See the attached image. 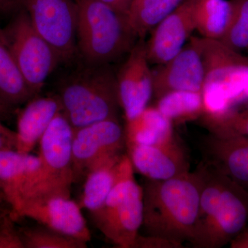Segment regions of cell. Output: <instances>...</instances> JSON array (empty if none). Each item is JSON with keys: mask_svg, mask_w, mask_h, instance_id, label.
I'll list each match as a JSON object with an SVG mask.
<instances>
[{"mask_svg": "<svg viewBox=\"0 0 248 248\" xmlns=\"http://www.w3.org/2000/svg\"><path fill=\"white\" fill-rule=\"evenodd\" d=\"M202 178L198 169L168 180L146 179L143 223L146 235L182 248L192 243L199 210Z\"/></svg>", "mask_w": 248, "mask_h": 248, "instance_id": "obj_1", "label": "cell"}, {"mask_svg": "<svg viewBox=\"0 0 248 248\" xmlns=\"http://www.w3.org/2000/svg\"><path fill=\"white\" fill-rule=\"evenodd\" d=\"M200 210L192 245L218 248L231 243L248 223V191L202 161Z\"/></svg>", "mask_w": 248, "mask_h": 248, "instance_id": "obj_2", "label": "cell"}, {"mask_svg": "<svg viewBox=\"0 0 248 248\" xmlns=\"http://www.w3.org/2000/svg\"><path fill=\"white\" fill-rule=\"evenodd\" d=\"M77 46L86 63L110 65L128 54L139 40L122 14L99 0H77Z\"/></svg>", "mask_w": 248, "mask_h": 248, "instance_id": "obj_3", "label": "cell"}, {"mask_svg": "<svg viewBox=\"0 0 248 248\" xmlns=\"http://www.w3.org/2000/svg\"><path fill=\"white\" fill-rule=\"evenodd\" d=\"M58 95L62 112L74 129L119 119L117 74L110 65L86 63L62 82Z\"/></svg>", "mask_w": 248, "mask_h": 248, "instance_id": "obj_4", "label": "cell"}, {"mask_svg": "<svg viewBox=\"0 0 248 248\" xmlns=\"http://www.w3.org/2000/svg\"><path fill=\"white\" fill-rule=\"evenodd\" d=\"M143 189L128 154L119 164L115 184L102 206L90 213L96 228L121 248H134L143 223Z\"/></svg>", "mask_w": 248, "mask_h": 248, "instance_id": "obj_5", "label": "cell"}, {"mask_svg": "<svg viewBox=\"0 0 248 248\" xmlns=\"http://www.w3.org/2000/svg\"><path fill=\"white\" fill-rule=\"evenodd\" d=\"M2 29L26 82L37 96L48 77L61 63L60 55L37 32L23 9Z\"/></svg>", "mask_w": 248, "mask_h": 248, "instance_id": "obj_6", "label": "cell"}, {"mask_svg": "<svg viewBox=\"0 0 248 248\" xmlns=\"http://www.w3.org/2000/svg\"><path fill=\"white\" fill-rule=\"evenodd\" d=\"M73 133L74 128L69 121L63 112H60L39 142L40 172L29 196L48 192L71 193V186L76 183L73 169Z\"/></svg>", "mask_w": 248, "mask_h": 248, "instance_id": "obj_7", "label": "cell"}, {"mask_svg": "<svg viewBox=\"0 0 248 248\" xmlns=\"http://www.w3.org/2000/svg\"><path fill=\"white\" fill-rule=\"evenodd\" d=\"M32 25L60 55L62 62L76 56L77 0H22Z\"/></svg>", "mask_w": 248, "mask_h": 248, "instance_id": "obj_8", "label": "cell"}, {"mask_svg": "<svg viewBox=\"0 0 248 248\" xmlns=\"http://www.w3.org/2000/svg\"><path fill=\"white\" fill-rule=\"evenodd\" d=\"M81 210L70 192H41L27 197L12 217L16 221L31 218L62 234L89 242L91 232Z\"/></svg>", "mask_w": 248, "mask_h": 248, "instance_id": "obj_9", "label": "cell"}, {"mask_svg": "<svg viewBox=\"0 0 248 248\" xmlns=\"http://www.w3.org/2000/svg\"><path fill=\"white\" fill-rule=\"evenodd\" d=\"M124 146L125 129L119 119L74 129L73 169L76 182L86 177L89 170L101 160L123 153Z\"/></svg>", "mask_w": 248, "mask_h": 248, "instance_id": "obj_10", "label": "cell"}, {"mask_svg": "<svg viewBox=\"0 0 248 248\" xmlns=\"http://www.w3.org/2000/svg\"><path fill=\"white\" fill-rule=\"evenodd\" d=\"M153 73V94L156 99L173 91L202 93L205 70L201 37H190L182 50Z\"/></svg>", "mask_w": 248, "mask_h": 248, "instance_id": "obj_11", "label": "cell"}, {"mask_svg": "<svg viewBox=\"0 0 248 248\" xmlns=\"http://www.w3.org/2000/svg\"><path fill=\"white\" fill-rule=\"evenodd\" d=\"M149 64L146 41L139 39L117 74L119 99L125 122L133 120L148 107L153 94Z\"/></svg>", "mask_w": 248, "mask_h": 248, "instance_id": "obj_12", "label": "cell"}, {"mask_svg": "<svg viewBox=\"0 0 248 248\" xmlns=\"http://www.w3.org/2000/svg\"><path fill=\"white\" fill-rule=\"evenodd\" d=\"M196 0H184L151 31L146 42L148 62L161 65L177 55L196 30Z\"/></svg>", "mask_w": 248, "mask_h": 248, "instance_id": "obj_13", "label": "cell"}, {"mask_svg": "<svg viewBox=\"0 0 248 248\" xmlns=\"http://www.w3.org/2000/svg\"><path fill=\"white\" fill-rule=\"evenodd\" d=\"M205 164L248 191V137L210 132L200 141Z\"/></svg>", "mask_w": 248, "mask_h": 248, "instance_id": "obj_14", "label": "cell"}, {"mask_svg": "<svg viewBox=\"0 0 248 248\" xmlns=\"http://www.w3.org/2000/svg\"><path fill=\"white\" fill-rule=\"evenodd\" d=\"M127 148L134 169L146 179L168 180L190 172L187 153L175 136L162 143Z\"/></svg>", "mask_w": 248, "mask_h": 248, "instance_id": "obj_15", "label": "cell"}, {"mask_svg": "<svg viewBox=\"0 0 248 248\" xmlns=\"http://www.w3.org/2000/svg\"><path fill=\"white\" fill-rule=\"evenodd\" d=\"M40 167L38 155L19 153L16 150L0 151V188L12 216L33 189Z\"/></svg>", "mask_w": 248, "mask_h": 248, "instance_id": "obj_16", "label": "cell"}, {"mask_svg": "<svg viewBox=\"0 0 248 248\" xmlns=\"http://www.w3.org/2000/svg\"><path fill=\"white\" fill-rule=\"evenodd\" d=\"M19 111L16 131V151L31 153L55 117L62 112L58 94L36 97Z\"/></svg>", "mask_w": 248, "mask_h": 248, "instance_id": "obj_17", "label": "cell"}, {"mask_svg": "<svg viewBox=\"0 0 248 248\" xmlns=\"http://www.w3.org/2000/svg\"><path fill=\"white\" fill-rule=\"evenodd\" d=\"M124 153L101 160L89 170L85 177L83 192L78 202L89 213L100 208L115 184L119 164Z\"/></svg>", "mask_w": 248, "mask_h": 248, "instance_id": "obj_18", "label": "cell"}, {"mask_svg": "<svg viewBox=\"0 0 248 248\" xmlns=\"http://www.w3.org/2000/svg\"><path fill=\"white\" fill-rule=\"evenodd\" d=\"M125 146L154 145L170 140L172 122L163 115L156 107H148L133 120L126 121Z\"/></svg>", "mask_w": 248, "mask_h": 248, "instance_id": "obj_19", "label": "cell"}, {"mask_svg": "<svg viewBox=\"0 0 248 248\" xmlns=\"http://www.w3.org/2000/svg\"><path fill=\"white\" fill-rule=\"evenodd\" d=\"M35 97L17 66L2 28L0 27V98L13 107L26 104Z\"/></svg>", "mask_w": 248, "mask_h": 248, "instance_id": "obj_20", "label": "cell"}, {"mask_svg": "<svg viewBox=\"0 0 248 248\" xmlns=\"http://www.w3.org/2000/svg\"><path fill=\"white\" fill-rule=\"evenodd\" d=\"M184 0H133L127 17L139 39L151 31Z\"/></svg>", "mask_w": 248, "mask_h": 248, "instance_id": "obj_21", "label": "cell"}, {"mask_svg": "<svg viewBox=\"0 0 248 248\" xmlns=\"http://www.w3.org/2000/svg\"><path fill=\"white\" fill-rule=\"evenodd\" d=\"M231 14L229 0H196V30L205 38L219 40Z\"/></svg>", "mask_w": 248, "mask_h": 248, "instance_id": "obj_22", "label": "cell"}, {"mask_svg": "<svg viewBox=\"0 0 248 248\" xmlns=\"http://www.w3.org/2000/svg\"><path fill=\"white\" fill-rule=\"evenodd\" d=\"M156 108L172 122L198 118L203 113L202 93L173 91L158 99Z\"/></svg>", "mask_w": 248, "mask_h": 248, "instance_id": "obj_23", "label": "cell"}, {"mask_svg": "<svg viewBox=\"0 0 248 248\" xmlns=\"http://www.w3.org/2000/svg\"><path fill=\"white\" fill-rule=\"evenodd\" d=\"M24 248H86L88 242L39 224L19 228Z\"/></svg>", "mask_w": 248, "mask_h": 248, "instance_id": "obj_24", "label": "cell"}, {"mask_svg": "<svg viewBox=\"0 0 248 248\" xmlns=\"http://www.w3.org/2000/svg\"><path fill=\"white\" fill-rule=\"evenodd\" d=\"M231 14L219 40L236 51L248 48V0H229Z\"/></svg>", "mask_w": 248, "mask_h": 248, "instance_id": "obj_25", "label": "cell"}, {"mask_svg": "<svg viewBox=\"0 0 248 248\" xmlns=\"http://www.w3.org/2000/svg\"><path fill=\"white\" fill-rule=\"evenodd\" d=\"M202 117L210 132L239 134L248 137V108L242 110H232L217 117Z\"/></svg>", "mask_w": 248, "mask_h": 248, "instance_id": "obj_26", "label": "cell"}, {"mask_svg": "<svg viewBox=\"0 0 248 248\" xmlns=\"http://www.w3.org/2000/svg\"><path fill=\"white\" fill-rule=\"evenodd\" d=\"M16 221L11 213L0 223V248H24Z\"/></svg>", "mask_w": 248, "mask_h": 248, "instance_id": "obj_27", "label": "cell"}, {"mask_svg": "<svg viewBox=\"0 0 248 248\" xmlns=\"http://www.w3.org/2000/svg\"><path fill=\"white\" fill-rule=\"evenodd\" d=\"M16 131L0 122V151L16 150Z\"/></svg>", "mask_w": 248, "mask_h": 248, "instance_id": "obj_28", "label": "cell"}, {"mask_svg": "<svg viewBox=\"0 0 248 248\" xmlns=\"http://www.w3.org/2000/svg\"><path fill=\"white\" fill-rule=\"evenodd\" d=\"M22 9V0H0V15L17 13Z\"/></svg>", "mask_w": 248, "mask_h": 248, "instance_id": "obj_29", "label": "cell"}, {"mask_svg": "<svg viewBox=\"0 0 248 248\" xmlns=\"http://www.w3.org/2000/svg\"><path fill=\"white\" fill-rule=\"evenodd\" d=\"M99 1L110 6L112 9H115L116 11H119L122 14L127 15V11L124 7L122 0H99Z\"/></svg>", "mask_w": 248, "mask_h": 248, "instance_id": "obj_30", "label": "cell"}, {"mask_svg": "<svg viewBox=\"0 0 248 248\" xmlns=\"http://www.w3.org/2000/svg\"><path fill=\"white\" fill-rule=\"evenodd\" d=\"M231 247L248 248V232L244 235L239 234L234 240L231 241Z\"/></svg>", "mask_w": 248, "mask_h": 248, "instance_id": "obj_31", "label": "cell"}, {"mask_svg": "<svg viewBox=\"0 0 248 248\" xmlns=\"http://www.w3.org/2000/svg\"><path fill=\"white\" fill-rule=\"evenodd\" d=\"M5 204H8V205H9V203L6 202V199H5L4 193H3L2 191H1V188H0V223L4 220L6 215L11 213V210H7L4 209Z\"/></svg>", "mask_w": 248, "mask_h": 248, "instance_id": "obj_32", "label": "cell"}, {"mask_svg": "<svg viewBox=\"0 0 248 248\" xmlns=\"http://www.w3.org/2000/svg\"><path fill=\"white\" fill-rule=\"evenodd\" d=\"M11 108L0 98V120L9 118L11 113Z\"/></svg>", "mask_w": 248, "mask_h": 248, "instance_id": "obj_33", "label": "cell"}, {"mask_svg": "<svg viewBox=\"0 0 248 248\" xmlns=\"http://www.w3.org/2000/svg\"><path fill=\"white\" fill-rule=\"evenodd\" d=\"M122 1H123L124 7L128 13L129 8H130V4L133 2V0H122Z\"/></svg>", "mask_w": 248, "mask_h": 248, "instance_id": "obj_34", "label": "cell"}, {"mask_svg": "<svg viewBox=\"0 0 248 248\" xmlns=\"http://www.w3.org/2000/svg\"><path fill=\"white\" fill-rule=\"evenodd\" d=\"M247 50H248V49H247Z\"/></svg>", "mask_w": 248, "mask_h": 248, "instance_id": "obj_35", "label": "cell"}]
</instances>
